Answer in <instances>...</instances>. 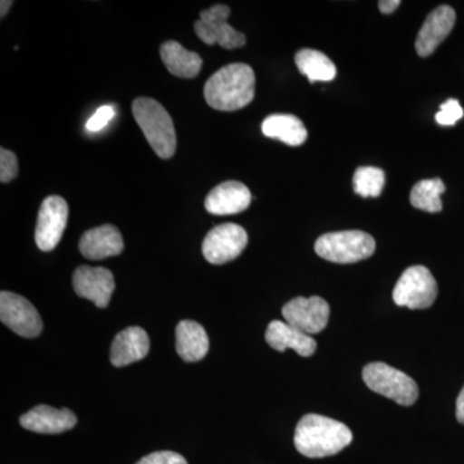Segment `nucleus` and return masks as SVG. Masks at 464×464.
<instances>
[{"label": "nucleus", "mask_w": 464, "mask_h": 464, "mask_svg": "<svg viewBox=\"0 0 464 464\" xmlns=\"http://www.w3.org/2000/svg\"><path fill=\"white\" fill-rule=\"evenodd\" d=\"M353 438L346 424L324 415L307 414L297 424L295 445L302 456L324 458L340 453Z\"/></svg>", "instance_id": "2"}, {"label": "nucleus", "mask_w": 464, "mask_h": 464, "mask_svg": "<svg viewBox=\"0 0 464 464\" xmlns=\"http://www.w3.org/2000/svg\"><path fill=\"white\" fill-rule=\"evenodd\" d=\"M76 415L69 409H56L48 405H38L20 418L21 426L36 433H63L75 427Z\"/></svg>", "instance_id": "15"}, {"label": "nucleus", "mask_w": 464, "mask_h": 464, "mask_svg": "<svg viewBox=\"0 0 464 464\" xmlns=\"http://www.w3.org/2000/svg\"><path fill=\"white\" fill-rule=\"evenodd\" d=\"M177 353L188 362H200L209 351V338L199 323L183 320L176 329Z\"/></svg>", "instance_id": "19"}, {"label": "nucleus", "mask_w": 464, "mask_h": 464, "mask_svg": "<svg viewBox=\"0 0 464 464\" xmlns=\"http://www.w3.org/2000/svg\"><path fill=\"white\" fill-rule=\"evenodd\" d=\"M328 302L322 297H297L284 304L283 316L290 325L306 334H316L326 328L329 322Z\"/></svg>", "instance_id": "11"}, {"label": "nucleus", "mask_w": 464, "mask_h": 464, "mask_svg": "<svg viewBox=\"0 0 464 464\" xmlns=\"http://www.w3.org/2000/svg\"><path fill=\"white\" fill-rule=\"evenodd\" d=\"M445 192L444 182L440 179H423L415 183L411 192V206L429 213L442 210L441 195Z\"/></svg>", "instance_id": "23"}, {"label": "nucleus", "mask_w": 464, "mask_h": 464, "mask_svg": "<svg viewBox=\"0 0 464 464\" xmlns=\"http://www.w3.org/2000/svg\"><path fill=\"white\" fill-rule=\"evenodd\" d=\"M250 203L252 194L244 183L226 181L208 194L204 206L210 215L230 216L248 209Z\"/></svg>", "instance_id": "14"}, {"label": "nucleus", "mask_w": 464, "mask_h": 464, "mask_svg": "<svg viewBox=\"0 0 464 464\" xmlns=\"http://www.w3.org/2000/svg\"><path fill=\"white\" fill-rule=\"evenodd\" d=\"M248 244V235L241 226L224 224L208 232L203 241V255L212 265H224L239 257Z\"/></svg>", "instance_id": "8"}, {"label": "nucleus", "mask_w": 464, "mask_h": 464, "mask_svg": "<svg viewBox=\"0 0 464 464\" xmlns=\"http://www.w3.org/2000/svg\"><path fill=\"white\" fill-rule=\"evenodd\" d=\"M366 386L400 405L411 406L417 401L420 390L413 378L384 362H372L362 371Z\"/></svg>", "instance_id": "5"}, {"label": "nucleus", "mask_w": 464, "mask_h": 464, "mask_svg": "<svg viewBox=\"0 0 464 464\" xmlns=\"http://www.w3.org/2000/svg\"><path fill=\"white\" fill-rule=\"evenodd\" d=\"M72 285L79 297L90 299L97 307L105 308L115 289L114 275L105 267L81 266L72 276Z\"/></svg>", "instance_id": "12"}, {"label": "nucleus", "mask_w": 464, "mask_h": 464, "mask_svg": "<svg viewBox=\"0 0 464 464\" xmlns=\"http://www.w3.org/2000/svg\"><path fill=\"white\" fill-rule=\"evenodd\" d=\"M0 320L24 338H35L42 333L43 322L38 311L16 293H0Z\"/></svg>", "instance_id": "9"}, {"label": "nucleus", "mask_w": 464, "mask_h": 464, "mask_svg": "<svg viewBox=\"0 0 464 464\" xmlns=\"http://www.w3.org/2000/svg\"><path fill=\"white\" fill-rule=\"evenodd\" d=\"M231 9L225 5H217L201 12L200 20L194 25L198 38L208 45H221L225 50H235L246 45V35L228 24Z\"/></svg>", "instance_id": "7"}, {"label": "nucleus", "mask_w": 464, "mask_h": 464, "mask_svg": "<svg viewBox=\"0 0 464 464\" xmlns=\"http://www.w3.org/2000/svg\"><path fill=\"white\" fill-rule=\"evenodd\" d=\"M137 464H188L181 454L174 451H155L143 457Z\"/></svg>", "instance_id": "28"}, {"label": "nucleus", "mask_w": 464, "mask_h": 464, "mask_svg": "<svg viewBox=\"0 0 464 464\" xmlns=\"http://www.w3.org/2000/svg\"><path fill=\"white\" fill-rule=\"evenodd\" d=\"M69 219V206L63 198H45L39 209L35 228V243L43 252H51L58 246Z\"/></svg>", "instance_id": "10"}, {"label": "nucleus", "mask_w": 464, "mask_h": 464, "mask_svg": "<svg viewBox=\"0 0 464 464\" xmlns=\"http://www.w3.org/2000/svg\"><path fill=\"white\" fill-rule=\"evenodd\" d=\"M12 5H14V2H9V0H7V2L3 0V2L0 3V16H2V18H5V14H8L9 8L12 7Z\"/></svg>", "instance_id": "31"}, {"label": "nucleus", "mask_w": 464, "mask_h": 464, "mask_svg": "<svg viewBox=\"0 0 464 464\" xmlns=\"http://www.w3.org/2000/svg\"><path fill=\"white\" fill-rule=\"evenodd\" d=\"M464 111L462 106L459 105L457 100L450 99L447 102L442 103L440 111L436 114V121L440 125H454L459 119H462Z\"/></svg>", "instance_id": "25"}, {"label": "nucleus", "mask_w": 464, "mask_h": 464, "mask_svg": "<svg viewBox=\"0 0 464 464\" xmlns=\"http://www.w3.org/2000/svg\"><path fill=\"white\" fill-rule=\"evenodd\" d=\"M266 342L274 350L280 351V353L285 351L286 348H292L302 357L313 356L317 347L316 341L311 335L299 331L286 322H279V320L268 324L267 331H266Z\"/></svg>", "instance_id": "18"}, {"label": "nucleus", "mask_w": 464, "mask_h": 464, "mask_svg": "<svg viewBox=\"0 0 464 464\" xmlns=\"http://www.w3.org/2000/svg\"><path fill=\"white\" fill-rule=\"evenodd\" d=\"M456 415L458 422L464 424V387L457 399Z\"/></svg>", "instance_id": "30"}, {"label": "nucleus", "mask_w": 464, "mask_h": 464, "mask_svg": "<svg viewBox=\"0 0 464 464\" xmlns=\"http://www.w3.org/2000/svg\"><path fill=\"white\" fill-rule=\"evenodd\" d=\"M262 133L268 139L279 140L289 146L304 145L308 136L301 119L290 114L267 116L262 123Z\"/></svg>", "instance_id": "21"}, {"label": "nucleus", "mask_w": 464, "mask_h": 464, "mask_svg": "<svg viewBox=\"0 0 464 464\" xmlns=\"http://www.w3.org/2000/svg\"><path fill=\"white\" fill-rule=\"evenodd\" d=\"M400 5H401V2H400V0H381V2L378 3L380 11L384 14H393Z\"/></svg>", "instance_id": "29"}, {"label": "nucleus", "mask_w": 464, "mask_h": 464, "mask_svg": "<svg viewBox=\"0 0 464 464\" xmlns=\"http://www.w3.org/2000/svg\"><path fill=\"white\" fill-rule=\"evenodd\" d=\"M375 250L373 237L362 231L329 232L315 243L319 257L334 264H355L372 257Z\"/></svg>", "instance_id": "4"}, {"label": "nucleus", "mask_w": 464, "mask_h": 464, "mask_svg": "<svg viewBox=\"0 0 464 464\" xmlns=\"http://www.w3.org/2000/svg\"><path fill=\"white\" fill-rule=\"evenodd\" d=\"M132 112L155 154L166 160L172 158L177 148L176 130L163 105L154 99L140 97L133 101Z\"/></svg>", "instance_id": "3"}, {"label": "nucleus", "mask_w": 464, "mask_h": 464, "mask_svg": "<svg viewBox=\"0 0 464 464\" xmlns=\"http://www.w3.org/2000/svg\"><path fill=\"white\" fill-rule=\"evenodd\" d=\"M160 57L168 72L179 78H197L203 66V60L197 52L185 50L179 43L174 41L161 44Z\"/></svg>", "instance_id": "20"}, {"label": "nucleus", "mask_w": 464, "mask_h": 464, "mask_svg": "<svg viewBox=\"0 0 464 464\" xmlns=\"http://www.w3.org/2000/svg\"><path fill=\"white\" fill-rule=\"evenodd\" d=\"M150 338L140 326H130L116 335L110 350V360L116 368L133 364L148 356Z\"/></svg>", "instance_id": "17"}, {"label": "nucleus", "mask_w": 464, "mask_h": 464, "mask_svg": "<svg viewBox=\"0 0 464 464\" xmlns=\"http://www.w3.org/2000/svg\"><path fill=\"white\" fill-rule=\"evenodd\" d=\"M115 118V110L111 106H101L93 115L91 116L90 121L85 124L88 132H100Z\"/></svg>", "instance_id": "27"}, {"label": "nucleus", "mask_w": 464, "mask_h": 464, "mask_svg": "<svg viewBox=\"0 0 464 464\" xmlns=\"http://www.w3.org/2000/svg\"><path fill=\"white\" fill-rule=\"evenodd\" d=\"M456 11L449 5H440L427 16L415 41V51L420 57H429L448 38L456 25Z\"/></svg>", "instance_id": "13"}, {"label": "nucleus", "mask_w": 464, "mask_h": 464, "mask_svg": "<svg viewBox=\"0 0 464 464\" xmlns=\"http://www.w3.org/2000/svg\"><path fill=\"white\" fill-rule=\"evenodd\" d=\"M386 176L383 170L375 167L357 168L353 174V188L362 198H377L383 190Z\"/></svg>", "instance_id": "24"}, {"label": "nucleus", "mask_w": 464, "mask_h": 464, "mask_svg": "<svg viewBox=\"0 0 464 464\" xmlns=\"http://www.w3.org/2000/svg\"><path fill=\"white\" fill-rule=\"evenodd\" d=\"M79 249L85 258L99 261L121 255L124 249V241L115 226L102 225L84 232Z\"/></svg>", "instance_id": "16"}, {"label": "nucleus", "mask_w": 464, "mask_h": 464, "mask_svg": "<svg viewBox=\"0 0 464 464\" xmlns=\"http://www.w3.org/2000/svg\"><path fill=\"white\" fill-rule=\"evenodd\" d=\"M438 297V283L429 268L411 266L396 283L393 302L400 307L411 310H426L432 306Z\"/></svg>", "instance_id": "6"}, {"label": "nucleus", "mask_w": 464, "mask_h": 464, "mask_svg": "<svg viewBox=\"0 0 464 464\" xmlns=\"http://www.w3.org/2000/svg\"><path fill=\"white\" fill-rule=\"evenodd\" d=\"M299 72L307 76L310 83L316 82H332L337 75V67L333 61L322 52L301 50L295 57Z\"/></svg>", "instance_id": "22"}, {"label": "nucleus", "mask_w": 464, "mask_h": 464, "mask_svg": "<svg viewBox=\"0 0 464 464\" xmlns=\"http://www.w3.org/2000/svg\"><path fill=\"white\" fill-rule=\"evenodd\" d=\"M18 161L16 155L9 150H0V182L8 183L16 179Z\"/></svg>", "instance_id": "26"}, {"label": "nucleus", "mask_w": 464, "mask_h": 464, "mask_svg": "<svg viewBox=\"0 0 464 464\" xmlns=\"http://www.w3.org/2000/svg\"><path fill=\"white\" fill-rule=\"evenodd\" d=\"M256 74L246 63H231L215 72L204 87L210 108L218 111H237L255 99Z\"/></svg>", "instance_id": "1"}]
</instances>
